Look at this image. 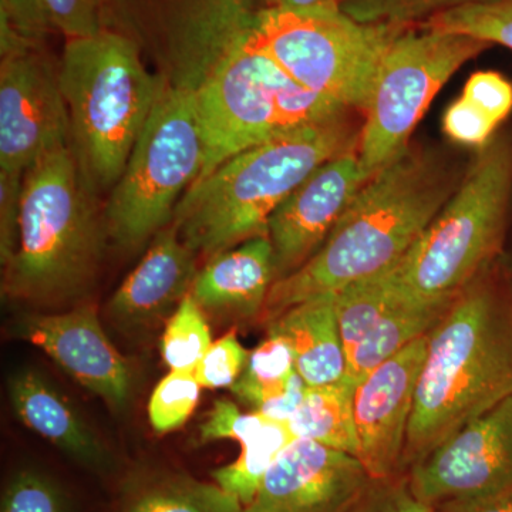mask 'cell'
<instances>
[{
  "label": "cell",
  "mask_w": 512,
  "mask_h": 512,
  "mask_svg": "<svg viewBox=\"0 0 512 512\" xmlns=\"http://www.w3.org/2000/svg\"><path fill=\"white\" fill-rule=\"evenodd\" d=\"M295 373V356L288 340L268 330L266 339L249 353L248 365L231 392L251 412H256L284 390Z\"/></svg>",
  "instance_id": "cell-27"
},
{
  "label": "cell",
  "mask_w": 512,
  "mask_h": 512,
  "mask_svg": "<svg viewBox=\"0 0 512 512\" xmlns=\"http://www.w3.org/2000/svg\"><path fill=\"white\" fill-rule=\"evenodd\" d=\"M201 384L194 373L170 372L157 384L148 402V420L158 434L181 429L197 409Z\"/></svg>",
  "instance_id": "cell-31"
},
{
  "label": "cell",
  "mask_w": 512,
  "mask_h": 512,
  "mask_svg": "<svg viewBox=\"0 0 512 512\" xmlns=\"http://www.w3.org/2000/svg\"><path fill=\"white\" fill-rule=\"evenodd\" d=\"M119 512H245V507L215 483L151 470L128 478Z\"/></svg>",
  "instance_id": "cell-23"
},
{
  "label": "cell",
  "mask_w": 512,
  "mask_h": 512,
  "mask_svg": "<svg viewBox=\"0 0 512 512\" xmlns=\"http://www.w3.org/2000/svg\"><path fill=\"white\" fill-rule=\"evenodd\" d=\"M13 412L29 430L97 474L113 470V458L72 403L32 369L9 379Z\"/></svg>",
  "instance_id": "cell-20"
},
{
  "label": "cell",
  "mask_w": 512,
  "mask_h": 512,
  "mask_svg": "<svg viewBox=\"0 0 512 512\" xmlns=\"http://www.w3.org/2000/svg\"><path fill=\"white\" fill-rule=\"evenodd\" d=\"M333 293L340 336L348 357L384 313L406 298L394 286L390 271L353 282Z\"/></svg>",
  "instance_id": "cell-26"
},
{
  "label": "cell",
  "mask_w": 512,
  "mask_h": 512,
  "mask_svg": "<svg viewBox=\"0 0 512 512\" xmlns=\"http://www.w3.org/2000/svg\"><path fill=\"white\" fill-rule=\"evenodd\" d=\"M497 124L473 103L463 99L453 101L443 117V131L446 136L463 147L480 150L490 143L497 134Z\"/></svg>",
  "instance_id": "cell-37"
},
{
  "label": "cell",
  "mask_w": 512,
  "mask_h": 512,
  "mask_svg": "<svg viewBox=\"0 0 512 512\" xmlns=\"http://www.w3.org/2000/svg\"><path fill=\"white\" fill-rule=\"evenodd\" d=\"M293 440L288 423L275 421L259 436L241 444L237 460L212 471V480L247 508L255 500L269 468Z\"/></svg>",
  "instance_id": "cell-25"
},
{
  "label": "cell",
  "mask_w": 512,
  "mask_h": 512,
  "mask_svg": "<svg viewBox=\"0 0 512 512\" xmlns=\"http://www.w3.org/2000/svg\"><path fill=\"white\" fill-rule=\"evenodd\" d=\"M308 387L305 380L296 372L288 384H286L285 389L281 390L268 402L262 404L256 410V413L264 414V416L272 420L288 423L292 419L293 414L298 412L299 407H301Z\"/></svg>",
  "instance_id": "cell-41"
},
{
  "label": "cell",
  "mask_w": 512,
  "mask_h": 512,
  "mask_svg": "<svg viewBox=\"0 0 512 512\" xmlns=\"http://www.w3.org/2000/svg\"><path fill=\"white\" fill-rule=\"evenodd\" d=\"M107 235L104 210L72 147L40 158L23 175L18 242L3 266L12 301L73 298L92 281Z\"/></svg>",
  "instance_id": "cell-4"
},
{
  "label": "cell",
  "mask_w": 512,
  "mask_h": 512,
  "mask_svg": "<svg viewBox=\"0 0 512 512\" xmlns=\"http://www.w3.org/2000/svg\"><path fill=\"white\" fill-rule=\"evenodd\" d=\"M211 345L207 313L188 293L165 323L160 342L164 363L170 372L194 373Z\"/></svg>",
  "instance_id": "cell-28"
},
{
  "label": "cell",
  "mask_w": 512,
  "mask_h": 512,
  "mask_svg": "<svg viewBox=\"0 0 512 512\" xmlns=\"http://www.w3.org/2000/svg\"><path fill=\"white\" fill-rule=\"evenodd\" d=\"M512 397V266L495 259L431 330L402 473Z\"/></svg>",
  "instance_id": "cell-1"
},
{
  "label": "cell",
  "mask_w": 512,
  "mask_h": 512,
  "mask_svg": "<svg viewBox=\"0 0 512 512\" xmlns=\"http://www.w3.org/2000/svg\"><path fill=\"white\" fill-rule=\"evenodd\" d=\"M488 43L460 33L409 26L393 40L377 72L359 138L366 177H375L410 146L431 101Z\"/></svg>",
  "instance_id": "cell-10"
},
{
  "label": "cell",
  "mask_w": 512,
  "mask_h": 512,
  "mask_svg": "<svg viewBox=\"0 0 512 512\" xmlns=\"http://www.w3.org/2000/svg\"><path fill=\"white\" fill-rule=\"evenodd\" d=\"M59 80L77 161L94 190L113 188L163 92L164 79L148 72L136 40L104 29L66 40Z\"/></svg>",
  "instance_id": "cell-5"
},
{
  "label": "cell",
  "mask_w": 512,
  "mask_h": 512,
  "mask_svg": "<svg viewBox=\"0 0 512 512\" xmlns=\"http://www.w3.org/2000/svg\"><path fill=\"white\" fill-rule=\"evenodd\" d=\"M205 164L192 87L164 84L153 113L104 207L107 235L134 251L173 222L178 202Z\"/></svg>",
  "instance_id": "cell-8"
},
{
  "label": "cell",
  "mask_w": 512,
  "mask_h": 512,
  "mask_svg": "<svg viewBox=\"0 0 512 512\" xmlns=\"http://www.w3.org/2000/svg\"><path fill=\"white\" fill-rule=\"evenodd\" d=\"M249 353L237 332H229L205 353L194 376L202 389H231L248 365Z\"/></svg>",
  "instance_id": "cell-33"
},
{
  "label": "cell",
  "mask_w": 512,
  "mask_h": 512,
  "mask_svg": "<svg viewBox=\"0 0 512 512\" xmlns=\"http://www.w3.org/2000/svg\"><path fill=\"white\" fill-rule=\"evenodd\" d=\"M357 146L316 168L272 215L268 238L274 247L276 281L298 271L322 248L369 181Z\"/></svg>",
  "instance_id": "cell-14"
},
{
  "label": "cell",
  "mask_w": 512,
  "mask_h": 512,
  "mask_svg": "<svg viewBox=\"0 0 512 512\" xmlns=\"http://www.w3.org/2000/svg\"><path fill=\"white\" fill-rule=\"evenodd\" d=\"M268 330L288 340L296 372L309 387L346 379L348 356L340 336L335 293H323L292 306L269 322Z\"/></svg>",
  "instance_id": "cell-21"
},
{
  "label": "cell",
  "mask_w": 512,
  "mask_h": 512,
  "mask_svg": "<svg viewBox=\"0 0 512 512\" xmlns=\"http://www.w3.org/2000/svg\"><path fill=\"white\" fill-rule=\"evenodd\" d=\"M275 281L274 247L265 235L208 259L195 276L190 293L205 313L247 320L261 318Z\"/></svg>",
  "instance_id": "cell-19"
},
{
  "label": "cell",
  "mask_w": 512,
  "mask_h": 512,
  "mask_svg": "<svg viewBox=\"0 0 512 512\" xmlns=\"http://www.w3.org/2000/svg\"><path fill=\"white\" fill-rule=\"evenodd\" d=\"M512 198V133L477 150L460 184L392 271L407 299L453 298L500 258Z\"/></svg>",
  "instance_id": "cell-6"
},
{
  "label": "cell",
  "mask_w": 512,
  "mask_h": 512,
  "mask_svg": "<svg viewBox=\"0 0 512 512\" xmlns=\"http://www.w3.org/2000/svg\"><path fill=\"white\" fill-rule=\"evenodd\" d=\"M484 0H339L343 15L366 25L420 26L434 16Z\"/></svg>",
  "instance_id": "cell-30"
},
{
  "label": "cell",
  "mask_w": 512,
  "mask_h": 512,
  "mask_svg": "<svg viewBox=\"0 0 512 512\" xmlns=\"http://www.w3.org/2000/svg\"><path fill=\"white\" fill-rule=\"evenodd\" d=\"M0 512H67V501L52 478L33 468H23L9 478Z\"/></svg>",
  "instance_id": "cell-32"
},
{
  "label": "cell",
  "mask_w": 512,
  "mask_h": 512,
  "mask_svg": "<svg viewBox=\"0 0 512 512\" xmlns=\"http://www.w3.org/2000/svg\"><path fill=\"white\" fill-rule=\"evenodd\" d=\"M429 336L417 339L356 386L357 458L373 478L402 473L404 448Z\"/></svg>",
  "instance_id": "cell-17"
},
{
  "label": "cell",
  "mask_w": 512,
  "mask_h": 512,
  "mask_svg": "<svg viewBox=\"0 0 512 512\" xmlns=\"http://www.w3.org/2000/svg\"><path fill=\"white\" fill-rule=\"evenodd\" d=\"M10 332L42 349L67 375L113 409L121 410L128 403L133 389L130 363L107 338L93 305L22 316Z\"/></svg>",
  "instance_id": "cell-16"
},
{
  "label": "cell",
  "mask_w": 512,
  "mask_h": 512,
  "mask_svg": "<svg viewBox=\"0 0 512 512\" xmlns=\"http://www.w3.org/2000/svg\"><path fill=\"white\" fill-rule=\"evenodd\" d=\"M275 421L261 413H242L231 400L220 399L214 403L207 419L201 424V443L235 440L244 444L259 436Z\"/></svg>",
  "instance_id": "cell-34"
},
{
  "label": "cell",
  "mask_w": 512,
  "mask_h": 512,
  "mask_svg": "<svg viewBox=\"0 0 512 512\" xmlns=\"http://www.w3.org/2000/svg\"><path fill=\"white\" fill-rule=\"evenodd\" d=\"M423 28L460 33L512 50V0H484L434 16Z\"/></svg>",
  "instance_id": "cell-29"
},
{
  "label": "cell",
  "mask_w": 512,
  "mask_h": 512,
  "mask_svg": "<svg viewBox=\"0 0 512 512\" xmlns=\"http://www.w3.org/2000/svg\"><path fill=\"white\" fill-rule=\"evenodd\" d=\"M53 28L67 39L97 35L104 26L103 0H45Z\"/></svg>",
  "instance_id": "cell-36"
},
{
  "label": "cell",
  "mask_w": 512,
  "mask_h": 512,
  "mask_svg": "<svg viewBox=\"0 0 512 512\" xmlns=\"http://www.w3.org/2000/svg\"><path fill=\"white\" fill-rule=\"evenodd\" d=\"M464 173L440 151L407 147L367 181L322 248L272 285L261 319L272 322L298 303L392 271L450 200Z\"/></svg>",
  "instance_id": "cell-2"
},
{
  "label": "cell",
  "mask_w": 512,
  "mask_h": 512,
  "mask_svg": "<svg viewBox=\"0 0 512 512\" xmlns=\"http://www.w3.org/2000/svg\"><path fill=\"white\" fill-rule=\"evenodd\" d=\"M0 16H5L20 35L42 45L53 28L45 0H0Z\"/></svg>",
  "instance_id": "cell-40"
},
{
  "label": "cell",
  "mask_w": 512,
  "mask_h": 512,
  "mask_svg": "<svg viewBox=\"0 0 512 512\" xmlns=\"http://www.w3.org/2000/svg\"><path fill=\"white\" fill-rule=\"evenodd\" d=\"M348 512H434L414 494L407 473L375 478Z\"/></svg>",
  "instance_id": "cell-35"
},
{
  "label": "cell",
  "mask_w": 512,
  "mask_h": 512,
  "mask_svg": "<svg viewBox=\"0 0 512 512\" xmlns=\"http://www.w3.org/2000/svg\"><path fill=\"white\" fill-rule=\"evenodd\" d=\"M356 387L348 380L308 387L298 412L288 421L295 439L316 441L359 456L355 421Z\"/></svg>",
  "instance_id": "cell-24"
},
{
  "label": "cell",
  "mask_w": 512,
  "mask_h": 512,
  "mask_svg": "<svg viewBox=\"0 0 512 512\" xmlns=\"http://www.w3.org/2000/svg\"><path fill=\"white\" fill-rule=\"evenodd\" d=\"M414 494L439 505L512 487V397L466 424L407 471Z\"/></svg>",
  "instance_id": "cell-13"
},
{
  "label": "cell",
  "mask_w": 512,
  "mask_h": 512,
  "mask_svg": "<svg viewBox=\"0 0 512 512\" xmlns=\"http://www.w3.org/2000/svg\"><path fill=\"white\" fill-rule=\"evenodd\" d=\"M194 92L205 143L198 178L241 151L349 111L296 83L251 35L228 47Z\"/></svg>",
  "instance_id": "cell-7"
},
{
  "label": "cell",
  "mask_w": 512,
  "mask_h": 512,
  "mask_svg": "<svg viewBox=\"0 0 512 512\" xmlns=\"http://www.w3.org/2000/svg\"><path fill=\"white\" fill-rule=\"evenodd\" d=\"M375 480L352 454L295 439L245 512H348Z\"/></svg>",
  "instance_id": "cell-15"
},
{
  "label": "cell",
  "mask_w": 512,
  "mask_h": 512,
  "mask_svg": "<svg viewBox=\"0 0 512 512\" xmlns=\"http://www.w3.org/2000/svg\"><path fill=\"white\" fill-rule=\"evenodd\" d=\"M456 296L431 301L404 298L397 302L350 353L345 380L356 387L384 362L417 339L430 335L431 330L444 318Z\"/></svg>",
  "instance_id": "cell-22"
},
{
  "label": "cell",
  "mask_w": 512,
  "mask_h": 512,
  "mask_svg": "<svg viewBox=\"0 0 512 512\" xmlns=\"http://www.w3.org/2000/svg\"><path fill=\"white\" fill-rule=\"evenodd\" d=\"M360 130L346 111L235 154L188 188L174 227L195 255L207 259L265 237L282 202L320 165L357 146Z\"/></svg>",
  "instance_id": "cell-3"
},
{
  "label": "cell",
  "mask_w": 512,
  "mask_h": 512,
  "mask_svg": "<svg viewBox=\"0 0 512 512\" xmlns=\"http://www.w3.org/2000/svg\"><path fill=\"white\" fill-rule=\"evenodd\" d=\"M197 274V255L171 222L111 296L110 319L130 333L153 328L191 292Z\"/></svg>",
  "instance_id": "cell-18"
},
{
  "label": "cell",
  "mask_w": 512,
  "mask_h": 512,
  "mask_svg": "<svg viewBox=\"0 0 512 512\" xmlns=\"http://www.w3.org/2000/svg\"><path fill=\"white\" fill-rule=\"evenodd\" d=\"M461 97L483 111L497 126L504 123L512 111V83L498 72L471 74Z\"/></svg>",
  "instance_id": "cell-38"
},
{
  "label": "cell",
  "mask_w": 512,
  "mask_h": 512,
  "mask_svg": "<svg viewBox=\"0 0 512 512\" xmlns=\"http://www.w3.org/2000/svg\"><path fill=\"white\" fill-rule=\"evenodd\" d=\"M104 26L150 43L173 66L175 84L194 89L218 57L251 35L276 0H103Z\"/></svg>",
  "instance_id": "cell-11"
},
{
  "label": "cell",
  "mask_w": 512,
  "mask_h": 512,
  "mask_svg": "<svg viewBox=\"0 0 512 512\" xmlns=\"http://www.w3.org/2000/svg\"><path fill=\"white\" fill-rule=\"evenodd\" d=\"M406 25H366L342 12L305 15L265 10L251 33L256 46L309 92L365 111L387 49Z\"/></svg>",
  "instance_id": "cell-9"
},
{
  "label": "cell",
  "mask_w": 512,
  "mask_h": 512,
  "mask_svg": "<svg viewBox=\"0 0 512 512\" xmlns=\"http://www.w3.org/2000/svg\"><path fill=\"white\" fill-rule=\"evenodd\" d=\"M276 8L305 15L338 13L339 0H276Z\"/></svg>",
  "instance_id": "cell-43"
},
{
  "label": "cell",
  "mask_w": 512,
  "mask_h": 512,
  "mask_svg": "<svg viewBox=\"0 0 512 512\" xmlns=\"http://www.w3.org/2000/svg\"><path fill=\"white\" fill-rule=\"evenodd\" d=\"M23 175L0 170V259L6 266L18 242Z\"/></svg>",
  "instance_id": "cell-39"
},
{
  "label": "cell",
  "mask_w": 512,
  "mask_h": 512,
  "mask_svg": "<svg viewBox=\"0 0 512 512\" xmlns=\"http://www.w3.org/2000/svg\"><path fill=\"white\" fill-rule=\"evenodd\" d=\"M434 512H512V487L497 493L444 501L434 507Z\"/></svg>",
  "instance_id": "cell-42"
},
{
  "label": "cell",
  "mask_w": 512,
  "mask_h": 512,
  "mask_svg": "<svg viewBox=\"0 0 512 512\" xmlns=\"http://www.w3.org/2000/svg\"><path fill=\"white\" fill-rule=\"evenodd\" d=\"M0 62V170L25 174L40 158L72 147L59 66L26 45Z\"/></svg>",
  "instance_id": "cell-12"
}]
</instances>
